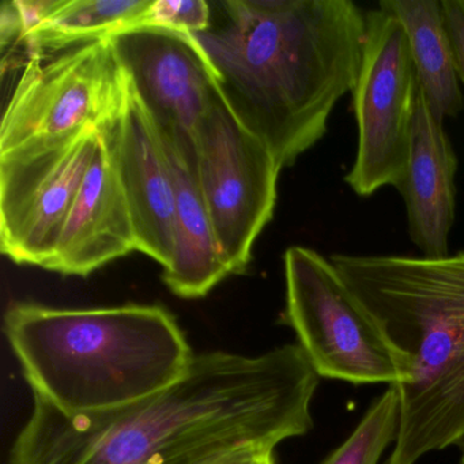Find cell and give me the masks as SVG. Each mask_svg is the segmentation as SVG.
Segmentation results:
<instances>
[{
    "mask_svg": "<svg viewBox=\"0 0 464 464\" xmlns=\"http://www.w3.org/2000/svg\"><path fill=\"white\" fill-rule=\"evenodd\" d=\"M319 379L297 343L194 354L178 382L112 411L67 415L34 396L9 464H203L246 445L276 448L314 428Z\"/></svg>",
    "mask_w": 464,
    "mask_h": 464,
    "instance_id": "1",
    "label": "cell"
},
{
    "mask_svg": "<svg viewBox=\"0 0 464 464\" xmlns=\"http://www.w3.org/2000/svg\"><path fill=\"white\" fill-rule=\"evenodd\" d=\"M194 34L236 118L293 167L357 82L366 12L350 0H222Z\"/></svg>",
    "mask_w": 464,
    "mask_h": 464,
    "instance_id": "2",
    "label": "cell"
},
{
    "mask_svg": "<svg viewBox=\"0 0 464 464\" xmlns=\"http://www.w3.org/2000/svg\"><path fill=\"white\" fill-rule=\"evenodd\" d=\"M343 281L398 355V439L385 464L464 440V251L444 257L335 254Z\"/></svg>",
    "mask_w": 464,
    "mask_h": 464,
    "instance_id": "3",
    "label": "cell"
},
{
    "mask_svg": "<svg viewBox=\"0 0 464 464\" xmlns=\"http://www.w3.org/2000/svg\"><path fill=\"white\" fill-rule=\"evenodd\" d=\"M5 334L34 398L67 415L112 411L178 382L194 358L160 305L53 308L15 303Z\"/></svg>",
    "mask_w": 464,
    "mask_h": 464,
    "instance_id": "4",
    "label": "cell"
},
{
    "mask_svg": "<svg viewBox=\"0 0 464 464\" xmlns=\"http://www.w3.org/2000/svg\"><path fill=\"white\" fill-rule=\"evenodd\" d=\"M126 75L108 39L28 61L0 124V157L102 130L123 107Z\"/></svg>",
    "mask_w": 464,
    "mask_h": 464,
    "instance_id": "5",
    "label": "cell"
},
{
    "mask_svg": "<svg viewBox=\"0 0 464 464\" xmlns=\"http://www.w3.org/2000/svg\"><path fill=\"white\" fill-rule=\"evenodd\" d=\"M285 322L319 377L353 384H398L395 350L330 259L303 246L286 249Z\"/></svg>",
    "mask_w": 464,
    "mask_h": 464,
    "instance_id": "6",
    "label": "cell"
},
{
    "mask_svg": "<svg viewBox=\"0 0 464 464\" xmlns=\"http://www.w3.org/2000/svg\"><path fill=\"white\" fill-rule=\"evenodd\" d=\"M366 42L352 92L358 127L357 156L344 183L368 198L398 188L411 151L418 82L409 40L398 18L366 12Z\"/></svg>",
    "mask_w": 464,
    "mask_h": 464,
    "instance_id": "7",
    "label": "cell"
},
{
    "mask_svg": "<svg viewBox=\"0 0 464 464\" xmlns=\"http://www.w3.org/2000/svg\"><path fill=\"white\" fill-rule=\"evenodd\" d=\"M281 170L219 94L198 135L197 175L232 276L246 273L257 237L273 219Z\"/></svg>",
    "mask_w": 464,
    "mask_h": 464,
    "instance_id": "8",
    "label": "cell"
},
{
    "mask_svg": "<svg viewBox=\"0 0 464 464\" xmlns=\"http://www.w3.org/2000/svg\"><path fill=\"white\" fill-rule=\"evenodd\" d=\"M108 42L165 148L197 167L200 126L221 94L216 70L197 37L165 26L137 25Z\"/></svg>",
    "mask_w": 464,
    "mask_h": 464,
    "instance_id": "9",
    "label": "cell"
},
{
    "mask_svg": "<svg viewBox=\"0 0 464 464\" xmlns=\"http://www.w3.org/2000/svg\"><path fill=\"white\" fill-rule=\"evenodd\" d=\"M102 130L70 142L0 157V251L50 270Z\"/></svg>",
    "mask_w": 464,
    "mask_h": 464,
    "instance_id": "10",
    "label": "cell"
},
{
    "mask_svg": "<svg viewBox=\"0 0 464 464\" xmlns=\"http://www.w3.org/2000/svg\"><path fill=\"white\" fill-rule=\"evenodd\" d=\"M118 115L102 134L115 161L129 200L137 235V251L167 268L173 255L175 187L167 151L127 80Z\"/></svg>",
    "mask_w": 464,
    "mask_h": 464,
    "instance_id": "11",
    "label": "cell"
},
{
    "mask_svg": "<svg viewBox=\"0 0 464 464\" xmlns=\"http://www.w3.org/2000/svg\"><path fill=\"white\" fill-rule=\"evenodd\" d=\"M134 251L137 235L129 200L102 134L50 271L88 276Z\"/></svg>",
    "mask_w": 464,
    "mask_h": 464,
    "instance_id": "12",
    "label": "cell"
},
{
    "mask_svg": "<svg viewBox=\"0 0 464 464\" xmlns=\"http://www.w3.org/2000/svg\"><path fill=\"white\" fill-rule=\"evenodd\" d=\"M459 160L444 130L434 119L418 88L411 151L398 187L406 206L407 232L426 257L450 255V235L456 217Z\"/></svg>",
    "mask_w": 464,
    "mask_h": 464,
    "instance_id": "13",
    "label": "cell"
},
{
    "mask_svg": "<svg viewBox=\"0 0 464 464\" xmlns=\"http://www.w3.org/2000/svg\"><path fill=\"white\" fill-rule=\"evenodd\" d=\"M165 151L172 170L176 206L172 260L162 278L178 297L197 300L206 297L232 271L222 256L197 167L170 149Z\"/></svg>",
    "mask_w": 464,
    "mask_h": 464,
    "instance_id": "14",
    "label": "cell"
},
{
    "mask_svg": "<svg viewBox=\"0 0 464 464\" xmlns=\"http://www.w3.org/2000/svg\"><path fill=\"white\" fill-rule=\"evenodd\" d=\"M379 7L398 18L409 40L411 61L431 115L440 123L464 107L452 43L439 0H382Z\"/></svg>",
    "mask_w": 464,
    "mask_h": 464,
    "instance_id": "15",
    "label": "cell"
},
{
    "mask_svg": "<svg viewBox=\"0 0 464 464\" xmlns=\"http://www.w3.org/2000/svg\"><path fill=\"white\" fill-rule=\"evenodd\" d=\"M150 5L151 0H56L24 45L28 61L140 25Z\"/></svg>",
    "mask_w": 464,
    "mask_h": 464,
    "instance_id": "16",
    "label": "cell"
},
{
    "mask_svg": "<svg viewBox=\"0 0 464 464\" xmlns=\"http://www.w3.org/2000/svg\"><path fill=\"white\" fill-rule=\"evenodd\" d=\"M398 390H387L369 407L352 434L320 464H379L382 453L398 439Z\"/></svg>",
    "mask_w": 464,
    "mask_h": 464,
    "instance_id": "17",
    "label": "cell"
},
{
    "mask_svg": "<svg viewBox=\"0 0 464 464\" xmlns=\"http://www.w3.org/2000/svg\"><path fill=\"white\" fill-rule=\"evenodd\" d=\"M211 24V5L206 0H151L140 25L165 26L197 34Z\"/></svg>",
    "mask_w": 464,
    "mask_h": 464,
    "instance_id": "18",
    "label": "cell"
},
{
    "mask_svg": "<svg viewBox=\"0 0 464 464\" xmlns=\"http://www.w3.org/2000/svg\"><path fill=\"white\" fill-rule=\"evenodd\" d=\"M445 25L452 43L456 72L464 85V5L463 0H441Z\"/></svg>",
    "mask_w": 464,
    "mask_h": 464,
    "instance_id": "19",
    "label": "cell"
},
{
    "mask_svg": "<svg viewBox=\"0 0 464 464\" xmlns=\"http://www.w3.org/2000/svg\"><path fill=\"white\" fill-rule=\"evenodd\" d=\"M203 464H276V448L246 445L216 456Z\"/></svg>",
    "mask_w": 464,
    "mask_h": 464,
    "instance_id": "20",
    "label": "cell"
},
{
    "mask_svg": "<svg viewBox=\"0 0 464 464\" xmlns=\"http://www.w3.org/2000/svg\"><path fill=\"white\" fill-rule=\"evenodd\" d=\"M460 464H464V450H463V455H461Z\"/></svg>",
    "mask_w": 464,
    "mask_h": 464,
    "instance_id": "21",
    "label": "cell"
},
{
    "mask_svg": "<svg viewBox=\"0 0 464 464\" xmlns=\"http://www.w3.org/2000/svg\"><path fill=\"white\" fill-rule=\"evenodd\" d=\"M463 5H464V0H463Z\"/></svg>",
    "mask_w": 464,
    "mask_h": 464,
    "instance_id": "22",
    "label": "cell"
}]
</instances>
